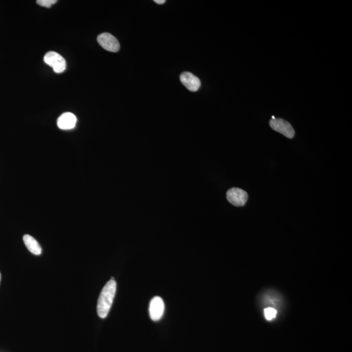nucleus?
I'll return each mask as SVG.
<instances>
[{
  "instance_id": "obj_1",
  "label": "nucleus",
  "mask_w": 352,
  "mask_h": 352,
  "mask_svg": "<svg viewBox=\"0 0 352 352\" xmlns=\"http://www.w3.org/2000/svg\"><path fill=\"white\" fill-rule=\"evenodd\" d=\"M116 287L117 284L115 280H110L102 289L97 303V314L100 318L107 317L113 303Z\"/></svg>"
},
{
  "instance_id": "obj_2",
  "label": "nucleus",
  "mask_w": 352,
  "mask_h": 352,
  "mask_svg": "<svg viewBox=\"0 0 352 352\" xmlns=\"http://www.w3.org/2000/svg\"><path fill=\"white\" fill-rule=\"evenodd\" d=\"M44 62L48 66L53 68L56 73H62L66 70V61L63 56L56 53V52H49L44 56Z\"/></svg>"
},
{
  "instance_id": "obj_3",
  "label": "nucleus",
  "mask_w": 352,
  "mask_h": 352,
  "mask_svg": "<svg viewBox=\"0 0 352 352\" xmlns=\"http://www.w3.org/2000/svg\"><path fill=\"white\" fill-rule=\"evenodd\" d=\"M97 41L101 47L106 51L117 53L120 51V45L117 39L109 33H103L97 37Z\"/></svg>"
},
{
  "instance_id": "obj_4",
  "label": "nucleus",
  "mask_w": 352,
  "mask_h": 352,
  "mask_svg": "<svg viewBox=\"0 0 352 352\" xmlns=\"http://www.w3.org/2000/svg\"><path fill=\"white\" fill-rule=\"evenodd\" d=\"M271 128L277 132L280 133L288 139H292L295 135V131L290 124L286 120L281 118H276L271 120L270 122Z\"/></svg>"
},
{
  "instance_id": "obj_5",
  "label": "nucleus",
  "mask_w": 352,
  "mask_h": 352,
  "mask_svg": "<svg viewBox=\"0 0 352 352\" xmlns=\"http://www.w3.org/2000/svg\"><path fill=\"white\" fill-rule=\"evenodd\" d=\"M229 203L237 207L245 206L248 200L247 193L239 188H232L226 193Z\"/></svg>"
},
{
  "instance_id": "obj_6",
  "label": "nucleus",
  "mask_w": 352,
  "mask_h": 352,
  "mask_svg": "<svg viewBox=\"0 0 352 352\" xmlns=\"http://www.w3.org/2000/svg\"><path fill=\"white\" fill-rule=\"evenodd\" d=\"M164 311L163 300L159 296L154 297L149 304V312L151 319L153 321H159L163 315Z\"/></svg>"
},
{
  "instance_id": "obj_7",
  "label": "nucleus",
  "mask_w": 352,
  "mask_h": 352,
  "mask_svg": "<svg viewBox=\"0 0 352 352\" xmlns=\"http://www.w3.org/2000/svg\"><path fill=\"white\" fill-rule=\"evenodd\" d=\"M180 80L186 88L193 92L199 90L201 86V80L191 72H183L180 75Z\"/></svg>"
},
{
  "instance_id": "obj_8",
  "label": "nucleus",
  "mask_w": 352,
  "mask_h": 352,
  "mask_svg": "<svg viewBox=\"0 0 352 352\" xmlns=\"http://www.w3.org/2000/svg\"><path fill=\"white\" fill-rule=\"evenodd\" d=\"M77 119L74 114L70 112H66L58 118L57 125L58 128L62 130H70L76 126Z\"/></svg>"
},
{
  "instance_id": "obj_9",
  "label": "nucleus",
  "mask_w": 352,
  "mask_h": 352,
  "mask_svg": "<svg viewBox=\"0 0 352 352\" xmlns=\"http://www.w3.org/2000/svg\"><path fill=\"white\" fill-rule=\"evenodd\" d=\"M23 241H24L25 245H26L29 251L33 254V255H41L42 249H41V246L39 244V243L37 242L36 239L33 238V237L30 235L26 234L23 237Z\"/></svg>"
},
{
  "instance_id": "obj_10",
  "label": "nucleus",
  "mask_w": 352,
  "mask_h": 352,
  "mask_svg": "<svg viewBox=\"0 0 352 352\" xmlns=\"http://www.w3.org/2000/svg\"><path fill=\"white\" fill-rule=\"evenodd\" d=\"M57 3L56 0H37V3L41 7L51 8L52 5Z\"/></svg>"
},
{
  "instance_id": "obj_11",
  "label": "nucleus",
  "mask_w": 352,
  "mask_h": 352,
  "mask_svg": "<svg viewBox=\"0 0 352 352\" xmlns=\"http://www.w3.org/2000/svg\"><path fill=\"white\" fill-rule=\"evenodd\" d=\"M276 310L272 309V308H268V309L265 310L266 317L269 320L274 319V318L276 317Z\"/></svg>"
},
{
  "instance_id": "obj_12",
  "label": "nucleus",
  "mask_w": 352,
  "mask_h": 352,
  "mask_svg": "<svg viewBox=\"0 0 352 352\" xmlns=\"http://www.w3.org/2000/svg\"><path fill=\"white\" fill-rule=\"evenodd\" d=\"M155 2L157 4H163L165 3V0H155Z\"/></svg>"
},
{
  "instance_id": "obj_13",
  "label": "nucleus",
  "mask_w": 352,
  "mask_h": 352,
  "mask_svg": "<svg viewBox=\"0 0 352 352\" xmlns=\"http://www.w3.org/2000/svg\"><path fill=\"white\" fill-rule=\"evenodd\" d=\"M1 274H0V281H1Z\"/></svg>"
}]
</instances>
